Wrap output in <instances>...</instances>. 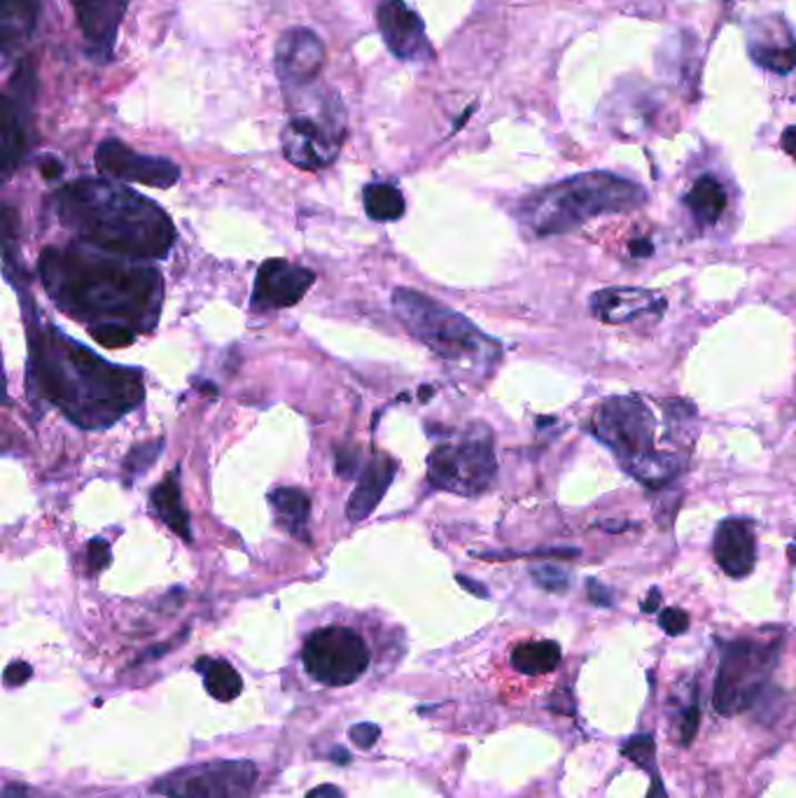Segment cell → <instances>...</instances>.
Masks as SVG:
<instances>
[{
  "instance_id": "obj_1",
  "label": "cell",
  "mask_w": 796,
  "mask_h": 798,
  "mask_svg": "<svg viewBox=\"0 0 796 798\" xmlns=\"http://www.w3.org/2000/svg\"><path fill=\"white\" fill-rule=\"evenodd\" d=\"M40 278L57 307L89 327L120 325L148 332L159 318L161 276L146 260L93 246L47 248L40 257Z\"/></svg>"
},
{
  "instance_id": "obj_2",
  "label": "cell",
  "mask_w": 796,
  "mask_h": 798,
  "mask_svg": "<svg viewBox=\"0 0 796 798\" xmlns=\"http://www.w3.org/2000/svg\"><path fill=\"white\" fill-rule=\"evenodd\" d=\"M42 392L84 430H103L143 402V377L112 367L54 327L38 332L31 346Z\"/></svg>"
},
{
  "instance_id": "obj_3",
  "label": "cell",
  "mask_w": 796,
  "mask_h": 798,
  "mask_svg": "<svg viewBox=\"0 0 796 798\" xmlns=\"http://www.w3.org/2000/svg\"><path fill=\"white\" fill-rule=\"evenodd\" d=\"M54 213L84 243L133 260H163L176 243V227L155 201L108 180L61 187Z\"/></svg>"
},
{
  "instance_id": "obj_4",
  "label": "cell",
  "mask_w": 796,
  "mask_h": 798,
  "mask_svg": "<svg viewBox=\"0 0 796 798\" xmlns=\"http://www.w3.org/2000/svg\"><path fill=\"white\" fill-rule=\"evenodd\" d=\"M645 201L640 184L615 173L594 171L560 180L547 190L528 197L521 208V225L537 239L558 237L600 216L634 210Z\"/></svg>"
},
{
  "instance_id": "obj_5",
  "label": "cell",
  "mask_w": 796,
  "mask_h": 798,
  "mask_svg": "<svg viewBox=\"0 0 796 798\" xmlns=\"http://www.w3.org/2000/svg\"><path fill=\"white\" fill-rule=\"evenodd\" d=\"M589 428L626 472L647 488H664L685 472L687 458L683 453L657 446L659 420L638 397L617 395L603 399Z\"/></svg>"
},
{
  "instance_id": "obj_6",
  "label": "cell",
  "mask_w": 796,
  "mask_h": 798,
  "mask_svg": "<svg viewBox=\"0 0 796 798\" xmlns=\"http://www.w3.org/2000/svg\"><path fill=\"white\" fill-rule=\"evenodd\" d=\"M392 309L411 337L424 341L437 358L465 377L488 379L503 358V348L496 339L486 337L472 320L432 297L397 288L392 292Z\"/></svg>"
},
{
  "instance_id": "obj_7",
  "label": "cell",
  "mask_w": 796,
  "mask_h": 798,
  "mask_svg": "<svg viewBox=\"0 0 796 798\" xmlns=\"http://www.w3.org/2000/svg\"><path fill=\"white\" fill-rule=\"evenodd\" d=\"M498 472L494 432L475 422L454 441L439 443L428 460V481L456 496H479L490 488Z\"/></svg>"
},
{
  "instance_id": "obj_8",
  "label": "cell",
  "mask_w": 796,
  "mask_h": 798,
  "mask_svg": "<svg viewBox=\"0 0 796 798\" xmlns=\"http://www.w3.org/2000/svg\"><path fill=\"white\" fill-rule=\"evenodd\" d=\"M783 642L736 640L722 654L715 677L713 708L722 717L750 710L776 670Z\"/></svg>"
},
{
  "instance_id": "obj_9",
  "label": "cell",
  "mask_w": 796,
  "mask_h": 798,
  "mask_svg": "<svg viewBox=\"0 0 796 798\" xmlns=\"http://www.w3.org/2000/svg\"><path fill=\"white\" fill-rule=\"evenodd\" d=\"M299 110L280 133L283 154L297 169H327L337 159L346 136V112L339 93L327 91L314 108L299 103Z\"/></svg>"
},
{
  "instance_id": "obj_10",
  "label": "cell",
  "mask_w": 796,
  "mask_h": 798,
  "mask_svg": "<svg viewBox=\"0 0 796 798\" xmlns=\"http://www.w3.org/2000/svg\"><path fill=\"white\" fill-rule=\"evenodd\" d=\"M301 664L318 685L348 687L369 668V649L354 628L327 626L304 642Z\"/></svg>"
},
{
  "instance_id": "obj_11",
  "label": "cell",
  "mask_w": 796,
  "mask_h": 798,
  "mask_svg": "<svg viewBox=\"0 0 796 798\" xmlns=\"http://www.w3.org/2000/svg\"><path fill=\"white\" fill-rule=\"evenodd\" d=\"M255 782L252 761H208L169 772L152 791L167 798H248Z\"/></svg>"
},
{
  "instance_id": "obj_12",
  "label": "cell",
  "mask_w": 796,
  "mask_h": 798,
  "mask_svg": "<svg viewBox=\"0 0 796 798\" xmlns=\"http://www.w3.org/2000/svg\"><path fill=\"white\" fill-rule=\"evenodd\" d=\"M36 68L29 59H23L8 84L3 97V152H0V167L3 176L10 178L29 150V124L36 103Z\"/></svg>"
},
{
  "instance_id": "obj_13",
  "label": "cell",
  "mask_w": 796,
  "mask_h": 798,
  "mask_svg": "<svg viewBox=\"0 0 796 798\" xmlns=\"http://www.w3.org/2000/svg\"><path fill=\"white\" fill-rule=\"evenodd\" d=\"M97 167L108 178L150 184L157 190H169L180 180V169L171 159L138 154L117 138L103 140L97 148Z\"/></svg>"
},
{
  "instance_id": "obj_14",
  "label": "cell",
  "mask_w": 796,
  "mask_h": 798,
  "mask_svg": "<svg viewBox=\"0 0 796 798\" xmlns=\"http://www.w3.org/2000/svg\"><path fill=\"white\" fill-rule=\"evenodd\" d=\"M668 309L664 295L645 288H605L591 295L589 311L605 325H657Z\"/></svg>"
},
{
  "instance_id": "obj_15",
  "label": "cell",
  "mask_w": 796,
  "mask_h": 798,
  "mask_svg": "<svg viewBox=\"0 0 796 798\" xmlns=\"http://www.w3.org/2000/svg\"><path fill=\"white\" fill-rule=\"evenodd\" d=\"M273 66L288 89L309 87L325 66V44L311 29H290L276 42Z\"/></svg>"
},
{
  "instance_id": "obj_16",
  "label": "cell",
  "mask_w": 796,
  "mask_h": 798,
  "mask_svg": "<svg viewBox=\"0 0 796 798\" xmlns=\"http://www.w3.org/2000/svg\"><path fill=\"white\" fill-rule=\"evenodd\" d=\"M379 31L388 50L402 61L432 59V44L426 36V23L405 0H381L377 8Z\"/></svg>"
},
{
  "instance_id": "obj_17",
  "label": "cell",
  "mask_w": 796,
  "mask_h": 798,
  "mask_svg": "<svg viewBox=\"0 0 796 798\" xmlns=\"http://www.w3.org/2000/svg\"><path fill=\"white\" fill-rule=\"evenodd\" d=\"M314 271L286 260H267L255 276L252 309H290L314 286Z\"/></svg>"
},
{
  "instance_id": "obj_18",
  "label": "cell",
  "mask_w": 796,
  "mask_h": 798,
  "mask_svg": "<svg viewBox=\"0 0 796 798\" xmlns=\"http://www.w3.org/2000/svg\"><path fill=\"white\" fill-rule=\"evenodd\" d=\"M70 3H73L82 36L89 44V54L99 61H108L131 0H70Z\"/></svg>"
},
{
  "instance_id": "obj_19",
  "label": "cell",
  "mask_w": 796,
  "mask_h": 798,
  "mask_svg": "<svg viewBox=\"0 0 796 798\" xmlns=\"http://www.w3.org/2000/svg\"><path fill=\"white\" fill-rule=\"evenodd\" d=\"M715 560L734 579H743L755 570L757 535L753 521L724 519L715 530Z\"/></svg>"
},
{
  "instance_id": "obj_20",
  "label": "cell",
  "mask_w": 796,
  "mask_h": 798,
  "mask_svg": "<svg viewBox=\"0 0 796 798\" xmlns=\"http://www.w3.org/2000/svg\"><path fill=\"white\" fill-rule=\"evenodd\" d=\"M747 44H750L753 59L766 70L787 76L796 68V40L783 19L757 21Z\"/></svg>"
},
{
  "instance_id": "obj_21",
  "label": "cell",
  "mask_w": 796,
  "mask_h": 798,
  "mask_svg": "<svg viewBox=\"0 0 796 798\" xmlns=\"http://www.w3.org/2000/svg\"><path fill=\"white\" fill-rule=\"evenodd\" d=\"M392 477H395V462L390 456L386 453H377L367 469L362 472L354 496H350L348 500V507H346V513L350 521H365L367 516L379 507V502L384 500L388 486L392 483Z\"/></svg>"
},
{
  "instance_id": "obj_22",
  "label": "cell",
  "mask_w": 796,
  "mask_h": 798,
  "mask_svg": "<svg viewBox=\"0 0 796 798\" xmlns=\"http://www.w3.org/2000/svg\"><path fill=\"white\" fill-rule=\"evenodd\" d=\"M40 17V0H3L0 3V50L10 57L27 42Z\"/></svg>"
},
{
  "instance_id": "obj_23",
  "label": "cell",
  "mask_w": 796,
  "mask_h": 798,
  "mask_svg": "<svg viewBox=\"0 0 796 798\" xmlns=\"http://www.w3.org/2000/svg\"><path fill=\"white\" fill-rule=\"evenodd\" d=\"M269 502L273 507L278 526L288 530L292 537L307 539V526L311 516V500L299 488H276Z\"/></svg>"
},
{
  "instance_id": "obj_24",
  "label": "cell",
  "mask_w": 796,
  "mask_h": 798,
  "mask_svg": "<svg viewBox=\"0 0 796 798\" xmlns=\"http://www.w3.org/2000/svg\"><path fill=\"white\" fill-rule=\"evenodd\" d=\"M150 502L157 511L159 519L167 523L176 535H180L185 542H192V526H190V516H187L185 507H182V498H180V486H178V477L169 475L163 479L150 496Z\"/></svg>"
},
{
  "instance_id": "obj_25",
  "label": "cell",
  "mask_w": 796,
  "mask_h": 798,
  "mask_svg": "<svg viewBox=\"0 0 796 798\" xmlns=\"http://www.w3.org/2000/svg\"><path fill=\"white\" fill-rule=\"evenodd\" d=\"M685 206L691 210L698 225L710 227L724 216V210L729 206V197L717 178L704 176L694 182L689 194L685 197Z\"/></svg>"
},
{
  "instance_id": "obj_26",
  "label": "cell",
  "mask_w": 796,
  "mask_h": 798,
  "mask_svg": "<svg viewBox=\"0 0 796 798\" xmlns=\"http://www.w3.org/2000/svg\"><path fill=\"white\" fill-rule=\"evenodd\" d=\"M560 664V647L554 640L524 642L514 647L511 666L524 675H547Z\"/></svg>"
},
{
  "instance_id": "obj_27",
  "label": "cell",
  "mask_w": 796,
  "mask_h": 798,
  "mask_svg": "<svg viewBox=\"0 0 796 798\" xmlns=\"http://www.w3.org/2000/svg\"><path fill=\"white\" fill-rule=\"evenodd\" d=\"M197 670L203 675V685L206 691L213 696L216 700L229 702L233 698H239L243 691V679L241 675L233 670L227 661L220 659H199L197 661Z\"/></svg>"
},
{
  "instance_id": "obj_28",
  "label": "cell",
  "mask_w": 796,
  "mask_h": 798,
  "mask_svg": "<svg viewBox=\"0 0 796 798\" xmlns=\"http://www.w3.org/2000/svg\"><path fill=\"white\" fill-rule=\"evenodd\" d=\"M365 210L371 220L377 222H392L405 216V197L400 190L386 182H374L365 187Z\"/></svg>"
},
{
  "instance_id": "obj_29",
  "label": "cell",
  "mask_w": 796,
  "mask_h": 798,
  "mask_svg": "<svg viewBox=\"0 0 796 798\" xmlns=\"http://www.w3.org/2000/svg\"><path fill=\"white\" fill-rule=\"evenodd\" d=\"M621 755L643 770H649V772L657 770V766H654L657 764V742H654L651 734H640V736L628 738L621 745Z\"/></svg>"
},
{
  "instance_id": "obj_30",
  "label": "cell",
  "mask_w": 796,
  "mask_h": 798,
  "mask_svg": "<svg viewBox=\"0 0 796 798\" xmlns=\"http://www.w3.org/2000/svg\"><path fill=\"white\" fill-rule=\"evenodd\" d=\"M530 577L547 593H566L570 589V581H573L570 572L554 566V562H540V566H533Z\"/></svg>"
},
{
  "instance_id": "obj_31",
  "label": "cell",
  "mask_w": 796,
  "mask_h": 798,
  "mask_svg": "<svg viewBox=\"0 0 796 798\" xmlns=\"http://www.w3.org/2000/svg\"><path fill=\"white\" fill-rule=\"evenodd\" d=\"M89 335L97 339V343L106 348H127L136 341L138 332L129 330V327L120 325H101V327H89Z\"/></svg>"
},
{
  "instance_id": "obj_32",
  "label": "cell",
  "mask_w": 796,
  "mask_h": 798,
  "mask_svg": "<svg viewBox=\"0 0 796 798\" xmlns=\"http://www.w3.org/2000/svg\"><path fill=\"white\" fill-rule=\"evenodd\" d=\"M159 451H161V439H159V441H152V443L148 441V443L136 446V449H131V453H129V458H127L125 472L131 475V477L143 475L146 469L157 460Z\"/></svg>"
},
{
  "instance_id": "obj_33",
  "label": "cell",
  "mask_w": 796,
  "mask_h": 798,
  "mask_svg": "<svg viewBox=\"0 0 796 798\" xmlns=\"http://www.w3.org/2000/svg\"><path fill=\"white\" fill-rule=\"evenodd\" d=\"M698 719H700V712H698V702L696 698H691V702L687 706V710L680 712V717H677L675 721V731H677V740H680L683 747H689L691 740L696 738V731H698Z\"/></svg>"
},
{
  "instance_id": "obj_34",
  "label": "cell",
  "mask_w": 796,
  "mask_h": 798,
  "mask_svg": "<svg viewBox=\"0 0 796 798\" xmlns=\"http://www.w3.org/2000/svg\"><path fill=\"white\" fill-rule=\"evenodd\" d=\"M659 626L673 638L683 636V632L689 630V615L685 612V609L668 607V609H664L661 617H659Z\"/></svg>"
},
{
  "instance_id": "obj_35",
  "label": "cell",
  "mask_w": 796,
  "mask_h": 798,
  "mask_svg": "<svg viewBox=\"0 0 796 798\" xmlns=\"http://www.w3.org/2000/svg\"><path fill=\"white\" fill-rule=\"evenodd\" d=\"M379 736H381L379 726L369 724V721L358 724V726H354V729H350V740H354L360 749H369L374 742L379 740Z\"/></svg>"
},
{
  "instance_id": "obj_36",
  "label": "cell",
  "mask_w": 796,
  "mask_h": 798,
  "mask_svg": "<svg viewBox=\"0 0 796 798\" xmlns=\"http://www.w3.org/2000/svg\"><path fill=\"white\" fill-rule=\"evenodd\" d=\"M110 562V547L103 539H91L89 542V568L93 572H101Z\"/></svg>"
},
{
  "instance_id": "obj_37",
  "label": "cell",
  "mask_w": 796,
  "mask_h": 798,
  "mask_svg": "<svg viewBox=\"0 0 796 798\" xmlns=\"http://www.w3.org/2000/svg\"><path fill=\"white\" fill-rule=\"evenodd\" d=\"M356 467H358V451L356 449H337L335 469H337L339 477H344V479L354 477Z\"/></svg>"
},
{
  "instance_id": "obj_38",
  "label": "cell",
  "mask_w": 796,
  "mask_h": 798,
  "mask_svg": "<svg viewBox=\"0 0 796 798\" xmlns=\"http://www.w3.org/2000/svg\"><path fill=\"white\" fill-rule=\"evenodd\" d=\"M31 675H33V670H31L29 664L17 661V664L8 666L6 675H3V682H6V687H21V685L29 682Z\"/></svg>"
},
{
  "instance_id": "obj_39",
  "label": "cell",
  "mask_w": 796,
  "mask_h": 798,
  "mask_svg": "<svg viewBox=\"0 0 796 798\" xmlns=\"http://www.w3.org/2000/svg\"><path fill=\"white\" fill-rule=\"evenodd\" d=\"M587 598L596 607H613V591L603 586L598 579L587 581Z\"/></svg>"
},
{
  "instance_id": "obj_40",
  "label": "cell",
  "mask_w": 796,
  "mask_h": 798,
  "mask_svg": "<svg viewBox=\"0 0 796 798\" xmlns=\"http://www.w3.org/2000/svg\"><path fill=\"white\" fill-rule=\"evenodd\" d=\"M3 798H52V796H44V794H40L38 789H31V787H27V785L10 782V785H6V789H3Z\"/></svg>"
},
{
  "instance_id": "obj_41",
  "label": "cell",
  "mask_w": 796,
  "mask_h": 798,
  "mask_svg": "<svg viewBox=\"0 0 796 798\" xmlns=\"http://www.w3.org/2000/svg\"><path fill=\"white\" fill-rule=\"evenodd\" d=\"M40 171H42V176H44L47 180H54V178H59V176L63 173V167H61V161H59V159H54V157H44V159H42V163H40Z\"/></svg>"
},
{
  "instance_id": "obj_42",
  "label": "cell",
  "mask_w": 796,
  "mask_h": 798,
  "mask_svg": "<svg viewBox=\"0 0 796 798\" xmlns=\"http://www.w3.org/2000/svg\"><path fill=\"white\" fill-rule=\"evenodd\" d=\"M307 798H346L344 791L335 785H320L307 794Z\"/></svg>"
},
{
  "instance_id": "obj_43",
  "label": "cell",
  "mask_w": 796,
  "mask_h": 798,
  "mask_svg": "<svg viewBox=\"0 0 796 798\" xmlns=\"http://www.w3.org/2000/svg\"><path fill=\"white\" fill-rule=\"evenodd\" d=\"M647 798H668V791L664 787V780L659 776V770H651V782H649V791Z\"/></svg>"
},
{
  "instance_id": "obj_44",
  "label": "cell",
  "mask_w": 796,
  "mask_h": 798,
  "mask_svg": "<svg viewBox=\"0 0 796 798\" xmlns=\"http://www.w3.org/2000/svg\"><path fill=\"white\" fill-rule=\"evenodd\" d=\"M659 605H661V591H659V589H651L649 596H647V600H643V612H647V615L657 612Z\"/></svg>"
},
{
  "instance_id": "obj_45",
  "label": "cell",
  "mask_w": 796,
  "mask_h": 798,
  "mask_svg": "<svg viewBox=\"0 0 796 798\" xmlns=\"http://www.w3.org/2000/svg\"><path fill=\"white\" fill-rule=\"evenodd\" d=\"M458 581L462 583V589H467V591H470V593H475L477 598H488V591L484 589V586L479 583V581H475V579H467V577H458Z\"/></svg>"
},
{
  "instance_id": "obj_46",
  "label": "cell",
  "mask_w": 796,
  "mask_h": 798,
  "mask_svg": "<svg viewBox=\"0 0 796 798\" xmlns=\"http://www.w3.org/2000/svg\"><path fill=\"white\" fill-rule=\"evenodd\" d=\"M628 250H630V255H634V257H647V255L654 252V246H651L649 241H645V239H638V241H630V243H628Z\"/></svg>"
},
{
  "instance_id": "obj_47",
  "label": "cell",
  "mask_w": 796,
  "mask_h": 798,
  "mask_svg": "<svg viewBox=\"0 0 796 798\" xmlns=\"http://www.w3.org/2000/svg\"><path fill=\"white\" fill-rule=\"evenodd\" d=\"M783 146H785V150H787L792 157H796V129H789V131L785 133Z\"/></svg>"
},
{
  "instance_id": "obj_48",
  "label": "cell",
  "mask_w": 796,
  "mask_h": 798,
  "mask_svg": "<svg viewBox=\"0 0 796 798\" xmlns=\"http://www.w3.org/2000/svg\"><path fill=\"white\" fill-rule=\"evenodd\" d=\"M330 759H332V761H337L339 766H346V764H350V755L346 752V749H341V747H337V749H335V752H330Z\"/></svg>"
},
{
  "instance_id": "obj_49",
  "label": "cell",
  "mask_w": 796,
  "mask_h": 798,
  "mask_svg": "<svg viewBox=\"0 0 796 798\" xmlns=\"http://www.w3.org/2000/svg\"><path fill=\"white\" fill-rule=\"evenodd\" d=\"M435 395V390L432 388H420V402H428V397H432Z\"/></svg>"
},
{
  "instance_id": "obj_50",
  "label": "cell",
  "mask_w": 796,
  "mask_h": 798,
  "mask_svg": "<svg viewBox=\"0 0 796 798\" xmlns=\"http://www.w3.org/2000/svg\"><path fill=\"white\" fill-rule=\"evenodd\" d=\"M789 560H792V562H796V542H792V545H789Z\"/></svg>"
}]
</instances>
